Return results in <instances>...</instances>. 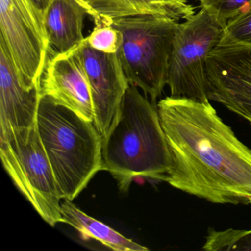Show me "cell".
<instances>
[{
	"label": "cell",
	"mask_w": 251,
	"mask_h": 251,
	"mask_svg": "<svg viewBox=\"0 0 251 251\" xmlns=\"http://www.w3.org/2000/svg\"><path fill=\"white\" fill-rule=\"evenodd\" d=\"M157 110L170 158L164 181L212 203L251 205V150L211 103L170 96Z\"/></svg>",
	"instance_id": "6da1fadb"
},
{
	"label": "cell",
	"mask_w": 251,
	"mask_h": 251,
	"mask_svg": "<svg viewBox=\"0 0 251 251\" xmlns=\"http://www.w3.org/2000/svg\"><path fill=\"white\" fill-rule=\"evenodd\" d=\"M103 170L123 192L135 178L164 180L170 165L168 148L157 105L130 84L106 134L102 137Z\"/></svg>",
	"instance_id": "7a4b0ae2"
},
{
	"label": "cell",
	"mask_w": 251,
	"mask_h": 251,
	"mask_svg": "<svg viewBox=\"0 0 251 251\" xmlns=\"http://www.w3.org/2000/svg\"><path fill=\"white\" fill-rule=\"evenodd\" d=\"M37 128L61 199L73 201L103 170L102 138L95 123L42 97Z\"/></svg>",
	"instance_id": "3957f363"
},
{
	"label": "cell",
	"mask_w": 251,
	"mask_h": 251,
	"mask_svg": "<svg viewBox=\"0 0 251 251\" xmlns=\"http://www.w3.org/2000/svg\"><path fill=\"white\" fill-rule=\"evenodd\" d=\"M178 21L158 15L113 20L109 25L123 35L118 55L130 84L140 88L157 105L168 79L170 55Z\"/></svg>",
	"instance_id": "277c9868"
},
{
	"label": "cell",
	"mask_w": 251,
	"mask_h": 251,
	"mask_svg": "<svg viewBox=\"0 0 251 251\" xmlns=\"http://www.w3.org/2000/svg\"><path fill=\"white\" fill-rule=\"evenodd\" d=\"M0 155L14 185L42 219L52 227L64 223L62 199L37 124L23 130L0 132Z\"/></svg>",
	"instance_id": "5b68a950"
},
{
	"label": "cell",
	"mask_w": 251,
	"mask_h": 251,
	"mask_svg": "<svg viewBox=\"0 0 251 251\" xmlns=\"http://www.w3.org/2000/svg\"><path fill=\"white\" fill-rule=\"evenodd\" d=\"M225 27L204 8L179 23L173 41L167 79L170 96L210 102L207 59L221 41Z\"/></svg>",
	"instance_id": "8992f818"
},
{
	"label": "cell",
	"mask_w": 251,
	"mask_h": 251,
	"mask_svg": "<svg viewBox=\"0 0 251 251\" xmlns=\"http://www.w3.org/2000/svg\"><path fill=\"white\" fill-rule=\"evenodd\" d=\"M45 12L33 0H0V30L22 86L40 89L50 53Z\"/></svg>",
	"instance_id": "52a82bcc"
},
{
	"label": "cell",
	"mask_w": 251,
	"mask_h": 251,
	"mask_svg": "<svg viewBox=\"0 0 251 251\" xmlns=\"http://www.w3.org/2000/svg\"><path fill=\"white\" fill-rule=\"evenodd\" d=\"M208 95L251 124V42L219 44L206 63Z\"/></svg>",
	"instance_id": "ba28073f"
},
{
	"label": "cell",
	"mask_w": 251,
	"mask_h": 251,
	"mask_svg": "<svg viewBox=\"0 0 251 251\" xmlns=\"http://www.w3.org/2000/svg\"><path fill=\"white\" fill-rule=\"evenodd\" d=\"M94 107V123L102 138L106 134L130 86L118 53L108 54L91 48L86 39L78 45Z\"/></svg>",
	"instance_id": "9c48e42d"
},
{
	"label": "cell",
	"mask_w": 251,
	"mask_h": 251,
	"mask_svg": "<svg viewBox=\"0 0 251 251\" xmlns=\"http://www.w3.org/2000/svg\"><path fill=\"white\" fill-rule=\"evenodd\" d=\"M42 97L73 110L94 122L90 85L78 52V45L48 58L40 83Z\"/></svg>",
	"instance_id": "30bf717a"
},
{
	"label": "cell",
	"mask_w": 251,
	"mask_h": 251,
	"mask_svg": "<svg viewBox=\"0 0 251 251\" xmlns=\"http://www.w3.org/2000/svg\"><path fill=\"white\" fill-rule=\"evenodd\" d=\"M41 98L40 89L22 86L8 49L0 41V132L35 126Z\"/></svg>",
	"instance_id": "8fae6325"
},
{
	"label": "cell",
	"mask_w": 251,
	"mask_h": 251,
	"mask_svg": "<svg viewBox=\"0 0 251 251\" xmlns=\"http://www.w3.org/2000/svg\"><path fill=\"white\" fill-rule=\"evenodd\" d=\"M87 16L92 12L84 0H52L44 14L50 48L65 52L81 44Z\"/></svg>",
	"instance_id": "7c38bea8"
},
{
	"label": "cell",
	"mask_w": 251,
	"mask_h": 251,
	"mask_svg": "<svg viewBox=\"0 0 251 251\" xmlns=\"http://www.w3.org/2000/svg\"><path fill=\"white\" fill-rule=\"evenodd\" d=\"M61 212L64 223L77 230L85 239H95L116 251H148L143 245L126 238L102 222L88 215L70 200H62Z\"/></svg>",
	"instance_id": "4fadbf2b"
},
{
	"label": "cell",
	"mask_w": 251,
	"mask_h": 251,
	"mask_svg": "<svg viewBox=\"0 0 251 251\" xmlns=\"http://www.w3.org/2000/svg\"><path fill=\"white\" fill-rule=\"evenodd\" d=\"M84 2L90 8L96 25H109L113 20L135 16L170 17L156 0H84Z\"/></svg>",
	"instance_id": "5bb4252c"
},
{
	"label": "cell",
	"mask_w": 251,
	"mask_h": 251,
	"mask_svg": "<svg viewBox=\"0 0 251 251\" xmlns=\"http://www.w3.org/2000/svg\"><path fill=\"white\" fill-rule=\"evenodd\" d=\"M202 249L206 251H251V230L211 229Z\"/></svg>",
	"instance_id": "9a60e30c"
},
{
	"label": "cell",
	"mask_w": 251,
	"mask_h": 251,
	"mask_svg": "<svg viewBox=\"0 0 251 251\" xmlns=\"http://www.w3.org/2000/svg\"><path fill=\"white\" fill-rule=\"evenodd\" d=\"M88 45L104 53H117L123 44V35L111 25H96L86 38Z\"/></svg>",
	"instance_id": "2e32d148"
},
{
	"label": "cell",
	"mask_w": 251,
	"mask_h": 251,
	"mask_svg": "<svg viewBox=\"0 0 251 251\" xmlns=\"http://www.w3.org/2000/svg\"><path fill=\"white\" fill-rule=\"evenodd\" d=\"M251 42V4L227 21L219 44Z\"/></svg>",
	"instance_id": "e0dca14e"
},
{
	"label": "cell",
	"mask_w": 251,
	"mask_h": 251,
	"mask_svg": "<svg viewBox=\"0 0 251 251\" xmlns=\"http://www.w3.org/2000/svg\"><path fill=\"white\" fill-rule=\"evenodd\" d=\"M200 2L201 8H205L226 25L227 21L239 15L251 5V0H202Z\"/></svg>",
	"instance_id": "ac0fdd59"
},
{
	"label": "cell",
	"mask_w": 251,
	"mask_h": 251,
	"mask_svg": "<svg viewBox=\"0 0 251 251\" xmlns=\"http://www.w3.org/2000/svg\"><path fill=\"white\" fill-rule=\"evenodd\" d=\"M33 1L39 9L45 12V10L52 0H33Z\"/></svg>",
	"instance_id": "d6986e66"
},
{
	"label": "cell",
	"mask_w": 251,
	"mask_h": 251,
	"mask_svg": "<svg viewBox=\"0 0 251 251\" xmlns=\"http://www.w3.org/2000/svg\"><path fill=\"white\" fill-rule=\"evenodd\" d=\"M198 1H199V2H201V1H202V0H198Z\"/></svg>",
	"instance_id": "ffe728a7"
}]
</instances>
